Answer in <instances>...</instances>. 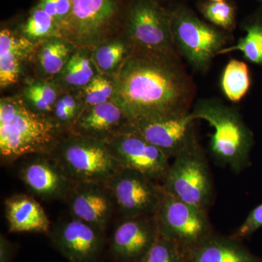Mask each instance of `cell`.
<instances>
[{
  "label": "cell",
  "instance_id": "f1b7e54d",
  "mask_svg": "<svg viewBox=\"0 0 262 262\" xmlns=\"http://www.w3.org/2000/svg\"><path fill=\"white\" fill-rule=\"evenodd\" d=\"M84 108V101L80 91L78 94L67 92L58 98L51 117L60 128H70L83 111Z\"/></svg>",
  "mask_w": 262,
  "mask_h": 262
},
{
  "label": "cell",
  "instance_id": "836d02e7",
  "mask_svg": "<svg viewBox=\"0 0 262 262\" xmlns=\"http://www.w3.org/2000/svg\"><path fill=\"white\" fill-rule=\"evenodd\" d=\"M15 246L5 235L0 236V262H12L14 256Z\"/></svg>",
  "mask_w": 262,
  "mask_h": 262
},
{
  "label": "cell",
  "instance_id": "603a6c76",
  "mask_svg": "<svg viewBox=\"0 0 262 262\" xmlns=\"http://www.w3.org/2000/svg\"><path fill=\"white\" fill-rule=\"evenodd\" d=\"M246 34L238 42L232 46L224 48L219 56L232 52L243 53L247 61L262 67V12L261 9L250 15L243 24Z\"/></svg>",
  "mask_w": 262,
  "mask_h": 262
},
{
  "label": "cell",
  "instance_id": "8992f818",
  "mask_svg": "<svg viewBox=\"0 0 262 262\" xmlns=\"http://www.w3.org/2000/svg\"><path fill=\"white\" fill-rule=\"evenodd\" d=\"M53 152L75 184H106L122 168L104 141L89 136L71 134Z\"/></svg>",
  "mask_w": 262,
  "mask_h": 262
},
{
  "label": "cell",
  "instance_id": "ba28073f",
  "mask_svg": "<svg viewBox=\"0 0 262 262\" xmlns=\"http://www.w3.org/2000/svg\"><path fill=\"white\" fill-rule=\"evenodd\" d=\"M122 34L132 48L181 56L174 43L170 8L155 0H129Z\"/></svg>",
  "mask_w": 262,
  "mask_h": 262
},
{
  "label": "cell",
  "instance_id": "f546056e",
  "mask_svg": "<svg viewBox=\"0 0 262 262\" xmlns=\"http://www.w3.org/2000/svg\"><path fill=\"white\" fill-rule=\"evenodd\" d=\"M80 92L84 101V108L108 102L113 99L115 95L113 79L98 74L87 85L80 89Z\"/></svg>",
  "mask_w": 262,
  "mask_h": 262
},
{
  "label": "cell",
  "instance_id": "44dd1931",
  "mask_svg": "<svg viewBox=\"0 0 262 262\" xmlns=\"http://www.w3.org/2000/svg\"><path fill=\"white\" fill-rule=\"evenodd\" d=\"M99 74L92 60V50L77 48L64 68L53 81L63 91L82 89Z\"/></svg>",
  "mask_w": 262,
  "mask_h": 262
},
{
  "label": "cell",
  "instance_id": "d4e9b609",
  "mask_svg": "<svg viewBox=\"0 0 262 262\" xmlns=\"http://www.w3.org/2000/svg\"><path fill=\"white\" fill-rule=\"evenodd\" d=\"M18 32L31 42L38 45L55 37H62L61 28L55 19L37 4L19 24Z\"/></svg>",
  "mask_w": 262,
  "mask_h": 262
},
{
  "label": "cell",
  "instance_id": "d6a6232c",
  "mask_svg": "<svg viewBox=\"0 0 262 262\" xmlns=\"http://www.w3.org/2000/svg\"><path fill=\"white\" fill-rule=\"evenodd\" d=\"M262 227V203L253 208L231 237L237 241L248 238Z\"/></svg>",
  "mask_w": 262,
  "mask_h": 262
},
{
  "label": "cell",
  "instance_id": "277c9868",
  "mask_svg": "<svg viewBox=\"0 0 262 262\" xmlns=\"http://www.w3.org/2000/svg\"><path fill=\"white\" fill-rule=\"evenodd\" d=\"M129 0H72L62 37L77 48L94 50L123 33Z\"/></svg>",
  "mask_w": 262,
  "mask_h": 262
},
{
  "label": "cell",
  "instance_id": "484cf974",
  "mask_svg": "<svg viewBox=\"0 0 262 262\" xmlns=\"http://www.w3.org/2000/svg\"><path fill=\"white\" fill-rule=\"evenodd\" d=\"M61 91L53 81L36 80L24 89L23 100L32 111L51 116Z\"/></svg>",
  "mask_w": 262,
  "mask_h": 262
},
{
  "label": "cell",
  "instance_id": "7a4b0ae2",
  "mask_svg": "<svg viewBox=\"0 0 262 262\" xmlns=\"http://www.w3.org/2000/svg\"><path fill=\"white\" fill-rule=\"evenodd\" d=\"M60 130L51 116L32 111L21 98L0 101V155L6 163L25 155L53 153Z\"/></svg>",
  "mask_w": 262,
  "mask_h": 262
},
{
  "label": "cell",
  "instance_id": "e575fe53",
  "mask_svg": "<svg viewBox=\"0 0 262 262\" xmlns=\"http://www.w3.org/2000/svg\"><path fill=\"white\" fill-rule=\"evenodd\" d=\"M155 1L158 2V3H160L161 5H165L166 3H172L174 0H155Z\"/></svg>",
  "mask_w": 262,
  "mask_h": 262
},
{
  "label": "cell",
  "instance_id": "5b68a950",
  "mask_svg": "<svg viewBox=\"0 0 262 262\" xmlns=\"http://www.w3.org/2000/svg\"><path fill=\"white\" fill-rule=\"evenodd\" d=\"M170 9L177 51L193 70L206 73L215 57L228 46L231 33L202 20L184 3H177Z\"/></svg>",
  "mask_w": 262,
  "mask_h": 262
},
{
  "label": "cell",
  "instance_id": "4dcf8cb0",
  "mask_svg": "<svg viewBox=\"0 0 262 262\" xmlns=\"http://www.w3.org/2000/svg\"><path fill=\"white\" fill-rule=\"evenodd\" d=\"M139 262H187L186 253L177 244L160 235Z\"/></svg>",
  "mask_w": 262,
  "mask_h": 262
},
{
  "label": "cell",
  "instance_id": "e0dca14e",
  "mask_svg": "<svg viewBox=\"0 0 262 262\" xmlns=\"http://www.w3.org/2000/svg\"><path fill=\"white\" fill-rule=\"evenodd\" d=\"M128 123L126 116L115 101L84 108L75 123L71 134L105 139L122 130Z\"/></svg>",
  "mask_w": 262,
  "mask_h": 262
},
{
  "label": "cell",
  "instance_id": "3957f363",
  "mask_svg": "<svg viewBox=\"0 0 262 262\" xmlns=\"http://www.w3.org/2000/svg\"><path fill=\"white\" fill-rule=\"evenodd\" d=\"M191 113L195 120H205L213 127L209 148L216 163L235 173L249 166L254 136L237 108L220 98H201Z\"/></svg>",
  "mask_w": 262,
  "mask_h": 262
},
{
  "label": "cell",
  "instance_id": "1f68e13d",
  "mask_svg": "<svg viewBox=\"0 0 262 262\" xmlns=\"http://www.w3.org/2000/svg\"><path fill=\"white\" fill-rule=\"evenodd\" d=\"M37 4L55 19L62 34L72 16V0H39Z\"/></svg>",
  "mask_w": 262,
  "mask_h": 262
},
{
  "label": "cell",
  "instance_id": "d590c367",
  "mask_svg": "<svg viewBox=\"0 0 262 262\" xmlns=\"http://www.w3.org/2000/svg\"><path fill=\"white\" fill-rule=\"evenodd\" d=\"M205 1H208V2H222V1H227V0H205Z\"/></svg>",
  "mask_w": 262,
  "mask_h": 262
},
{
  "label": "cell",
  "instance_id": "8fae6325",
  "mask_svg": "<svg viewBox=\"0 0 262 262\" xmlns=\"http://www.w3.org/2000/svg\"><path fill=\"white\" fill-rule=\"evenodd\" d=\"M104 184L123 218L153 215L156 211L161 184L143 174L121 168Z\"/></svg>",
  "mask_w": 262,
  "mask_h": 262
},
{
  "label": "cell",
  "instance_id": "7c38bea8",
  "mask_svg": "<svg viewBox=\"0 0 262 262\" xmlns=\"http://www.w3.org/2000/svg\"><path fill=\"white\" fill-rule=\"evenodd\" d=\"M51 244L69 262H98L105 246L104 232L72 217L51 228Z\"/></svg>",
  "mask_w": 262,
  "mask_h": 262
},
{
  "label": "cell",
  "instance_id": "7402d4cb",
  "mask_svg": "<svg viewBox=\"0 0 262 262\" xmlns=\"http://www.w3.org/2000/svg\"><path fill=\"white\" fill-rule=\"evenodd\" d=\"M37 63L46 79L53 80L64 68L74 52L75 46L63 37H55L37 45Z\"/></svg>",
  "mask_w": 262,
  "mask_h": 262
},
{
  "label": "cell",
  "instance_id": "6da1fadb",
  "mask_svg": "<svg viewBox=\"0 0 262 262\" xmlns=\"http://www.w3.org/2000/svg\"><path fill=\"white\" fill-rule=\"evenodd\" d=\"M111 77L128 122L191 113L196 85L181 56L132 48Z\"/></svg>",
  "mask_w": 262,
  "mask_h": 262
},
{
  "label": "cell",
  "instance_id": "cb8c5ba5",
  "mask_svg": "<svg viewBox=\"0 0 262 262\" xmlns=\"http://www.w3.org/2000/svg\"><path fill=\"white\" fill-rule=\"evenodd\" d=\"M132 50L123 34L108 39L92 50V60L99 74L113 76Z\"/></svg>",
  "mask_w": 262,
  "mask_h": 262
},
{
  "label": "cell",
  "instance_id": "4316f807",
  "mask_svg": "<svg viewBox=\"0 0 262 262\" xmlns=\"http://www.w3.org/2000/svg\"><path fill=\"white\" fill-rule=\"evenodd\" d=\"M251 86V76L248 65L244 61L231 59L226 65L221 87L229 101L239 102L247 94Z\"/></svg>",
  "mask_w": 262,
  "mask_h": 262
},
{
  "label": "cell",
  "instance_id": "8d00e7d4",
  "mask_svg": "<svg viewBox=\"0 0 262 262\" xmlns=\"http://www.w3.org/2000/svg\"><path fill=\"white\" fill-rule=\"evenodd\" d=\"M257 1L260 3V5H261V8H260V9H261L262 12V0H257Z\"/></svg>",
  "mask_w": 262,
  "mask_h": 262
},
{
  "label": "cell",
  "instance_id": "9a60e30c",
  "mask_svg": "<svg viewBox=\"0 0 262 262\" xmlns=\"http://www.w3.org/2000/svg\"><path fill=\"white\" fill-rule=\"evenodd\" d=\"M46 158L42 155L24 164L20 171V179L34 195L43 200L64 198L75 183L54 158Z\"/></svg>",
  "mask_w": 262,
  "mask_h": 262
},
{
  "label": "cell",
  "instance_id": "83f0119b",
  "mask_svg": "<svg viewBox=\"0 0 262 262\" xmlns=\"http://www.w3.org/2000/svg\"><path fill=\"white\" fill-rule=\"evenodd\" d=\"M198 9L208 23L229 33L233 32L237 24V7L230 0L198 3Z\"/></svg>",
  "mask_w": 262,
  "mask_h": 262
},
{
  "label": "cell",
  "instance_id": "9c48e42d",
  "mask_svg": "<svg viewBox=\"0 0 262 262\" xmlns=\"http://www.w3.org/2000/svg\"><path fill=\"white\" fill-rule=\"evenodd\" d=\"M154 218L161 237L177 244L184 252L213 234L206 210L181 201L161 185Z\"/></svg>",
  "mask_w": 262,
  "mask_h": 262
},
{
  "label": "cell",
  "instance_id": "30bf717a",
  "mask_svg": "<svg viewBox=\"0 0 262 262\" xmlns=\"http://www.w3.org/2000/svg\"><path fill=\"white\" fill-rule=\"evenodd\" d=\"M104 141L122 168L135 170L154 182H163L170 167V158L159 148L126 129Z\"/></svg>",
  "mask_w": 262,
  "mask_h": 262
},
{
  "label": "cell",
  "instance_id": "4fadbf2b",
  "mask_svg": "<svg viewBox=\"0 0 262 262\" xmlns=\"http://www.w3.org/2000/svg\"><path fill=\"white\" fill-rule=\"evenodd\" d=\"M195 119L192 113L181 116L156 117L128 122L123 129L139 134L159 148L169 158H173L196 137Z\"/></svg>",
  "mask_w": 262,
  "mask_h": 262
},
{
  "label": "cell",
  "instance_id": "2e32d148",
  "mask_svg": "<svg viewBox=\"0 0 262 262\" xmlns=\"http://www.w3.org/2000/svg\"><path fill=\"white\" fill-rule=\"evenodd\" d=\"M70 193L69 204L73 217L104 232L115 206L104 184H75Z\"/></svg>",
  "mask_w": 262,
  "mask_h": 262
},
{
  "label": "cell",
  "instance_id": "ffe728a7",
  "mask_svg": "<svg viewBox=\"0 0 262 262\" xmlns=\"http://www.w3.org/2000/svg\"><path fill=\"white\" fill-rule=\"evenodd\" d=\"M37 45L31 42L9 29L0 32V86L4 89L20 78L22 63L34 51Z\"/></svg>",
  "mask_w": 262,
  "mask_h": 262
},
{
  "label": "cell",
  "instance_id": "5bb4252c",
  "mask_svg": "<svg viewBox=\"0 0 262 262\" xmlns=\"http://www.w3.org/2000/svg\"><path fill=\"white\" fill-rule=\"evenodd\" d=\"M158 236L154 215L123 218L112 237V256L117 262H139Z\"/></svg>",
  "mask_w": 262,
  "mask_h": 262
},
{
  "label": "cell",
  "instance_id": "d6986e66",
  "mask_svg": "<svg viewBox=\"0 0 262 262\" xmlns=\"http://www.w3.org/2000/svg\"><path fill=\"white\" fill-rule=\"evenodd\" d=\"M187 262H262L233 237L212 234L186 253Z\"/></svg>",
  "mask_w": 262,
  "mask_h": 262
},
{
  "label": "cell",
  "instance_id": "52a82bcc",
  "mask_svg": "<svg viewBox=\"0 0 262 262\" xmlns=\"http://www.w3.org/2000/svg\"><path fill=\"white\" fill-rule=\"evenodd\" d=\"M173 159L161 185L181 201L207 211L213 200V182L206 155L196 138Z\"/></svg>",
  "mask_w": 262,
  "mask_h": 262
},
{
  "label": "cell",
  "instance_id": "ac0fdd59",
  "mask_svg": "<svg viewBox=\"0 0 262 262\" xmlns=\"http://www.w3.org/2000/svg\"><path fill=\"white\" fill-rule=\"evenodd\" d=\"M5 216L10 232L48 234L51 222L44 208L35 199L26 194H15L5 202Z\"/></svg>",
  "mask_w": 262,
  "mask_h": 262
}]
</instances>
